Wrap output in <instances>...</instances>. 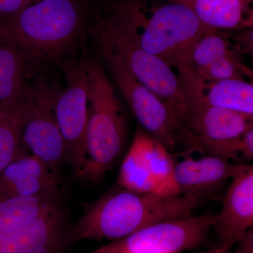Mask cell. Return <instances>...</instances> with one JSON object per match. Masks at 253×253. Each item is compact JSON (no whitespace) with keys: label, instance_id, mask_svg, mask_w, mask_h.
I'll return each mask as SVG.
<instances>
[{"label":"cell","instance_id":"8fae6325","mask_svg":"<svg viewBox=\"0 0 253 253\" xmlns=\"http://www.w3.org/2000/svg\"><path fill=\"white\" fill-rule=\"evenodd\" d=\"M182 156L184 159L174 164L176 186L179 194L200 206L216 199L245 164L208 155L200 158Z\"/></svg>","mask_w":253,"mask_h":253},{"label":"cell","instance_id":"4fadbf2b","mask_svg":"<svg viewBox=\"0 0 253 253\" xmlns=\"http://www.w3.org/2000/svg\"><path fill=\"white\" fill-rule=\"evenodd\" d=\"M253 226V168L244 167L229 183L212 231L220 246L232 248Z\"/></svg>","mask_w":253,"mask_h":253},{"label":"cell","instance_id":"2e32d148","mask_svg":"<svg viewBox=\"0 0 253 253\" xmlns=\"http://www.w3.org/2000/svg\"><path fill=\"white\" fill-rule=\"evenodd\" d=\"M253 0H195L190 6L208 29L234 31L253 28Z\"/></svg>","mask_w":253,"mask_h":253},{"label":"cell","instance_id":"7a4b0ae2","mask_svg":"<svg viewBox=\"0 0 253 253\" xmlns=\"http://www.w3.org/2000/svg\"><path fill=\"white\" fill-rule=\"evenodd\" d=\"M91 11L86 0H40L1 21L0 33L28 61L61 65L71 59L85 38Z\"/></svg>","mask_w":253,"mask_h":253},{"label":"cell","instance_id":"52a82bcc","mask_svg":"<svg viewBox=\"0 0 253 253\" xmlns=\"http://www.w3.org/2000/svg\"><path fill=\"white\" fill-rule=\"evenodd\" d=\"M66 88L55 93L54 112L66 149V163L80 176L86 156L88 97L84 59L68 60L61 65Z\"/></svg>","mask_w":253,"mask_h":253},{"label":"cell","instance_id":"6da1fadb","mask_svg":"<svg viewBox=\"0 0 253 253\" xmlns=\"http://www.w3.org/2000/svg\"><path fill=\"white\" fill-rule=\"evenodd\" d=\"M166 1L112 0L110 4L146 51L177 71L186 89L197 81L191 66V54L196 42L208 28L191 6Z\"/></svg>","mask_w":253,"mask_h":253},{"label":"cell","instance_id":"ac0fdd59","mask_svg":"<svg viewBox=\"0 0 253 253\" xmlns=\"http://www.w3.org/2000/svg\"><path fill=\"white\" fill-rule=\"evenodd\" d=\"M191 101H201L253 116V85L239 78L203 83L187 104Z\"/></svg>","mask_w":253,"mask_h":253},{"label":"cell","instance_id":"7402d4cb","mask_svg":"<svg viewBox=\"0 0 253 253\" xmlns=\"http://www.w3.org/2000/svg\"><path fill=\"white\" fill-rule=\"evenodd\" d=\"M121 189L140 194L158 195L157 185L132 144L123 160L117 179Z\"/></svg>","mask_w":253,"mask_h":253},{"label":"cell","instance_id":"5bb4252c","mask_svg":"<svg viewBox=\"0 0 253 253\" xmlns=\"http://www.w3.org/2000/svg\"><path fill=\"white\" fill-rule=\"evenodd\" d=\"M60 185L59 174L23 147L0 173V201L40 194Z\"/></svg>","mask_w":253,"mask_h":253},{"label":"cell","instance_id":"cb8c5ba5","mask_svg":"<svg viewBox=\"0 0 253 253\" xmlns=\"http://www.w3.org/2000/svg\"><path fill=\"white\" fill-rule=\"evenodd\" d=\"M235 35L229 34L231 41L241 54H253V28L239 30Z\"/></svg>","mask_w":253,"mask_h":253},{"label":"cell","instance_id":"3957f363","mask_svg":"<svg viewBox=\"0 0 253 253\" xmlns=\"http://www.w3.org/2000/svg\"><path fill=\"white\" fill-rule=\"evenodd\" d=\"M200 205L181 195L140 194L121 189L91 203L72 225L80 240L114 241L161 221L191 215Z\"/></svg>","mask_w":253,"mask_h":253},{"label":"cell","instance_id":"4316f807","mask_svg":"<svg viewBox=\"0 0 253 253\" xmlns=\"http://www.w3.org/2000/svg\"><path fill=\"white\" fill-rule=\"evenodd\" d=\"M168 1H173V2L179 3V4L187 5L189 6L195 1V0H168Z\"/></svg>","mask_w":253,"mask_h":253},{"label":"cell","instance_id":"ba28073f","mask_svg":"<svg viewBox=\"0 0 253 253\" xmlns=\"http://www.w3.org/2000/svg\"><path fill=\"white\" fill-rule=\"evenodd\" d=\"M100 54L140 126L170 152L179 144L175 126L164 103L144 85L112 50L98 44Z\"/></svg>","mask_w":253,"mask_h":253},{"label":"cell","instance_id":"9c48e42d","mask_svg":"<svg viewBox=\"0 0 253 253\" xmlns=\"http://www.w3.org/2000/svg\"><path fill=\"white\" fill-rule=\"evenodd\" d=\"M187 105L185 126L179 137V143L187 146L185 153L212 156L221 145L253 129V116L201 101Z\"/></svg>","mask_w":253,"mask_h":253},{"label":"cell","instance_id":"d4e9b609","mask_svg":"<svg viewBox=\"0 0 253 253\" xmlns=\"http://www.w3.org/2000/svg\"><path fill=\"white\" fill-rule=\"evenodd\" d=\"M237 249L234 253H253V231L249 229L236 242Z\"/></svg>","mask_w":253,"mask_h":253},{"label":"cell","instance_id":"83f0119b","mask_svg":"<svg viewBox=\"0 0 253 253\" xmlns=\"http://www.w3.org/2000/svg\"><path fill=\"white\" fill-rule=\"evenodd\" d=\"M2 38H1V33H0V41H2Z\"/></svg>","mask_w":253,"mask_h":253},{"label":"cell","instance_id":"603a6c76","mask_svg":"<svg viewBox=\"0 0 253 253\" xmlns=\"http://www.w3.org/2000/svg\"><path fill=\"white\" fill-rule=\"evenodd\" d=\"M40 0H0V22L22 11Z\"/></svg>","mask_w":253,"mask_h":253},{"label":"cell","instance_id":"7c38bea8","mask_svg":"<svg viewBox=\"0 0 253 253\" xmlns=\"http://www.w3.org/2000/svg\"><path fill=\"white\" fill-rule=\"evenodd\" d=\"M72 225L63 205L26 227L0 233V253H64L75 243Z\"/></svg>","mask_w":253,"mask_h":253},{"label":"cell","instance_id":"277c9868","mask_svg":"<svg viewBox=\"0 0 253 253\" xmlns=\"http://www.w3.org/2000/svg\"><path fill=\"white\" fill-rule=\"evenodd\" d=\"M88 33L96 44L118 54L131 73L164 103L179 136L185 126L187 99L172 68L140 45L127 23L109 2L101 10L93 8Z\"/></svg>","mask_w":253,"mask_h":253},{"label":"cell","instance_id":"30bf717a","mask_svg":"<svg viewBox=\"0 0 253 253\" xmlns=\"http://www.w3.org/2000/svg\"><path fill=\"white\" fill-rule=\"evenodd\" d=\"M28 90L31 111L23 129V147L59 175L66 163V149L55 116V93L41 79L28 86Z\"/></svg>","mask_w":253,"mask_h":253},{"label":"cell","instance_id":"e0dca14e","mask_svg":"<svg viewBox=\"0 0 253 253\" xmlns=\"http://www.w3.org/2000/svg\"><path fill=\"white\" fill-rule=\"evenodd\" d=\"M137 149L161 196L179 194L174 179V164L170 151L140 126L136 129L131 143Z\"/></svg>","mask_w":253,"mask_h":253},{"label":"cell","instance_id":"484cf974","mask_svg":"<svg viewBox=\"0 0 253 253\" xmlns=\"http://www.w3.org/2000/svg\"><path fill=\"white\" fill-rule=\"evenodd\" d=\"M202 253H233L231 252V247L229 246H220V245H217L214 249L208 250Z\"/></svg>","mask_w":253,"mask_h":253},{"label":"cell","instance_id":"44dd1931","mask_svg":"<svg viewBox=\"0 0 253 253\" xmlns=\"http://www.w3.org/2000/svg\"><path fill=\"white\" fill-rule=\"evenodd\" d=\"M241 55L229 33L207 29L196 42L191 54V66L196 76L212 63Z\"/></svg>","mask_w":253,"mask_h":253},{"label":"cell","instance_id":"ffe728a7","mask_svg":"<svg viewBox=\"0 0 253 253\" xmlns=\"http://www.w3.org/2000/svg\"><path fill=\"white\" fill-rule=\"evenodd\" d=\"M28 62L18 46L4 40L0 41V106L17 101L26 94Z\"/></svg>","mask_w":253,"mask_h":253},{"label":"cell","instance_id":"5b68a950","mask_svg":"<svg viewBox=\"0 0 253 253\" xmlns=\"http://www.w3.org/2000/svg\"><path fill=\"white\" fill-rule=\"evenodd\" d=\"M84 59L88 97L86 156L79 176L103 178L122 153L126 143V117L117 93L98 61Z\"/></svg>","mask_w":253,"mask_h":253},{"label":"cell","instance_id":"9a60e30c","mask_svg":"<svg viewBox=\"0 0 253 253\" xmlns=\"http://www.w3.org/2000/svg\"><path fill=\"white\" fill-rule=\"evenodd\" d=\"M64 190L61 185L31 196L0 201V233L26 227L63 206Z\"/></svg>","mask_w":253,"mask_h":253},{"label":"cell","instance_id":"d6986e66","mask_svg":"<svg viewBox=\"0 0 253 253\" xmlns=\"http://www.w3.org/2000/svg\"><path fill=\"white\" fill-rule=\"evenodd\" d=\"M31 105L28 86L21 99L0 106V173L23 149V129Z\"/></svg>","mask_w":253,"mask_h":253},{"label":"cell","instance_id":"8992f818","mask_svg":"<svg viewBox=\"0 0 253 253\" xmlns=\"http://www.w3.org/2000/svg\"><path fill=\"white\" fill-rule=\"evenodd\" d=\"M215 214L177 218L143 228L86 253H180L208 244Z\"/></svg>","mask_w":253,"mask_h":253}]
</instances>
